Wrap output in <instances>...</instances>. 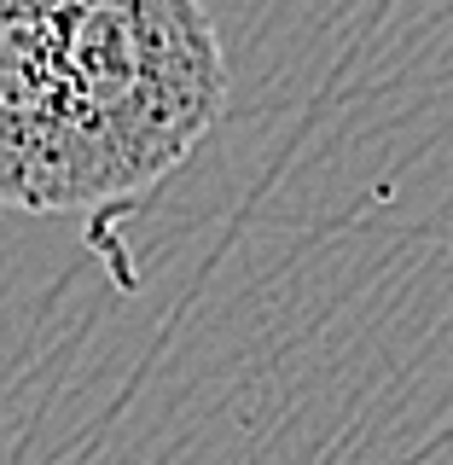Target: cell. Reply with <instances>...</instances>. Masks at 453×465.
Listing matches in <instances>:
<instances>
[{
	"mask_svg": "<svg viewBox=\"0 0 453 465\" xmlns=\"http://www.w3.org/2000/svg\"><path fill=\"white\" fill-rule=\"evenodd\" d=\"M227 111V58L186 0L0 6V203L111 210L152 193Z\"/></svg>",
	"mask_w": 453,
	"mask_h": 465,
	"instance_id": "1",
	"label": "cell"
}]
</instances>
